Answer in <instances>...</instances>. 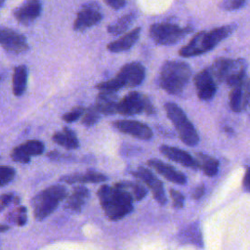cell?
I'll list each match as a JSON object with an SVG mask.
<instances>
[{"instance_id": "1", "label": "cell", "mask_w": 250, "mask_h": 250, "mask_svg": "<svg viewBox=\"0 0 250 250\" xmlns=\"http://www.w3.org/2000/svg\"><path fill=\"white\" fill-rule=\"evenodd\" d=\"M98 197L105 215L111 221L120 220L133 210L131 192L117 184L113 187L102 186L98 190Z\"/></svg>"}, {"instance_id": "2", "label": "cell", "mask_w": 250, "mask_h": 250, "mask_svg": "<svg viewBox=\"0 0 250 250\" xmlns=\"http://www.w3.org/2000/svg\"><path fill=\"white\" fill-rule=\"evenodd\" d=\"M235 28L236 25L234 23H230L216 27L209 31H200L196 33L187 45L180 49L179 55L184 58L202 55L212 50L220 42L229 37Z\"/></svg>"}, {"instance_id": "3", "label": "cell", "mask_w": 250, "mask_h": 250, "mask_svg": "<svg viewBox=\"0 0 250 250\" xmlns=\"http://www.w3.org/2000/svg\"><path fill=\"white\" fill-rule=\"evenodd\" d=\"M191 75L189 65L182 61H167L160 69L158 84L171 95H180L188 84Z\"/></svg>"}, {"instance_id": "4", "label": "cell", "mask_w": 250, "mask_h": 250, "mask_svg": "<svg viewBox=\"0 0 250 250\" xmlns=\"http://www.w3.org/2000/svg\"><path fill=\"white\" fill-rule=\"evenodd\" d=\"M145 76V66L138 62H133L123 65L113 78L98 83L96 88L100 91L115 93L124 87L133 88L139 86L144 81Z\"/></svg>"}, {"instance_id": "5", "label": "cell", "mask_w": 250, "mask_h": 250, "mask_svg": "<svg viewBox=\"0 0 250 250\" xmlns=\"http://www.w3.org/2000/svg\"><path fill=\"white\" fill-rule=\"evenodd\" d=\"M209 70L216 83H226L233 87L246 77V62L243 59L218 58Z\"/></svg>"}, {"instance_id": "6", "label": "cell", "mask_w": 250, "mask_h": 250, "mask_svg": "<svg viewBox=\"0 0 250 250\" xmlns=\"http://www.w3.org/2000/svg\"><path fill=\"white\" fill-rule=\"evenodd\" d=\"M66 194V189L62 186H52L36 194L31 200L35 219L42 221L52 214Z\"/></svg>"}, {"instance_id": "7", "label": "cell", "mask_w": 250, "mask_h": 250, "mask_svg": "<svg viewBox=\"0 0 250 250\" xmlns=\"http://www.w3.org/2000/svg\"><path fill=\"white\" fill-rule=\"evenodd\" d=\"M164 108L167 117L175 126L178 135L183 143L189 146H194L199 142L198 133L193 124L188 120L184 110L175 103H166Z\"/></svg>"}, {"instance_id": "8", "label": "cell", "mask_w": 250, "mask_h": 250, "mask_svg": "<svg viewBox=\"0 0 250 250\" xmlns=\"http://www.w3.org/2000/svg\"><path fill=\"white\" fill-rule=\"evenodd\" d=\"M191 31V26L181 27L176 23L163 21L153 23L149 27V36L158 45H172L182 40Z\"/></svg>"}, {"instance_id": "9", "label": "cell", "mask_w": 250, "mask_h": 250, "mask_svg": "<svg viewBox=\"0 0 250 250\" xmlns=\"http://www.w3.org/2000/svg\"><path fill=\"white\" fill-rule=\"evenodd\" d=\"M145 112L146 114H153L155 108L151 101L140 92H130L122 100L118 101L117 112L122 115H136Z\"/></svg>"}, {"instance_id": "10", "label": "cell", "mask_w": 250, "mask_h": 250, "mask_svg": "<svg viewBox=\"0 0 250 250\" xmlns=\"http://www.w3.org/2000/svg\"><path fill=\"white\" fill-rule=\"evenodd\" d=\"M102 18L103 14L97 3L84 4L77 12L73 22V29L75 31H84L98 24L102 21Z\"/></svg>"}, {"instance_id": "11", "label": "cell", "mask_w": 250, "mask_h": 250, "mask_svg": "<svg viewBox=\"0 0 250 250\" xmlns=\"http://www.w3.org/2000/svg\"><path fill=\"white\" fill-rule=\"evenodd\" d=\"M0 46L12 54H21L28 49L26 38L10 28L0 26Z\"/></svg>"}, {"instance_id": "12", "label": "cell", "mask_w": 250, "mask_h": 250, "mask_svg": "<svg viewBox=\"0 0 250 250\" xmlns=\"http://www.w3.org/2000/svg\"><path fill=\"white\" fill-rule=\"evenodd\" d=\"M112 126L121 133L133 136L140 140H150L152 138V130L145 123L136 120H115L112 122Z\"/></svg>"}, {"instance_id": "13", "label": "cell", "mask_w": 250, "mask_h": 250, "mask_svg": "<svg viewBox=\"0 0 250 250\" xmlns=\"http://www.w3.org/2000/svg\"><path fill=\"white\" fill-rule=\"evenodd\" d=\"M193 82L199 100L210 101L213 99L217 91V83L213 79L209 67L199 71L195 75Z\"/></svg>"}, {"instance_id": "14", "label": "cell", "mask_w": 250, "mask_h": 250, "mask_svg": "<svg viewBox=\"0 0 250 250\" xmlns=\"http://www.w3.org/2000/svg\"><path fill=\"white\" fill-rule=\"evenodd\" d=\"M136 178L142 180L151 190L153 198L160 204L164 205L166 204V196L163 188V185L161 181H159L152 172H150L148 169L145 167H139L136 171L132 173Z\"/></svg>"}, {"instance_id": "15", "label": "cell", "mask_w": 250, "mask_h": 250, "mask_svg": "<svg viewBox=\"0 0 250 250\" xmlns=\"http://www.w3.org/2000/svg\"><path fill=\"white\" fill-rule=\"evenodd\" d=\"M229 106L234 112L243 111L249 103V80L246 76L240 83L231 87L229 95Z\"/></svg>"}, {"instance_id": "16", "label": "cell", "mask_w": 250, "mask_h": 250, "mask_svg": "<svg viewBox=\"0 0 250 250\" xmlns=\"http://www.w3.org/2000/svg\"><path fill=\"white\" fill-rule=\"evenodd\" d=\"M44 151V144L38 140H29L16 146L11 153L14 161L20 163H27L31 156L40 155Z\"/></svg>"}, {"instance_id": "17", "label": "cell", "mask_w": 250, "mask_h": 250, "mask_svg": "<svg viewBox=\"0 0 250 250\" xmlns=\"http://www.w3.org/2000/svg\"><path fill=\"white\" fill-rule=\"evenodd\" d=\"M41 0H26L14 11V16L23 25L32 23L41 14Z\"/></svg>"}, {"instance_id": "18", "label": "cell", "mask_w": 250, "mask_h": 250, "mask_svg": "<svg viewBox=\"0 0 250 250\" xmlns=\"http://www.w3.org/2000/svg\"><path fill=\"white\" fill-rule=\"evenodd\" d=\"M160 152L165 155L167 158L180 163L186 167H189L192 169L198 168L196 160L186 150L175 147V146H169L166 145H162L160 147Z\"/></svg>"}, {"instance_id": "19", "label": "cell", "mask_w": 250, "mask_h": 250, "mask_svg": "<svg viewBox=\"0 0 250 250\" xmlns=\"http://www.w3.org/2000/svg\"><path fill=\"white\" fill-rule=\"evenodd\" d=\"M147 164L172 183H175L178 185H184L187 182V178L183 173L179 172L171 165L160 161L159 159H155V158L149 159L147 161Z\"/></svg>"}, {"instance_id": "20", "label": "cell", "mask_w": 250, "mask_h": 250, "mask_svg": "<svg viewBox=\"0 0 250 250\" xmlns=\"http://www.w3.org/2000/svg\"><path fill=\"white\" fill-rule=\"evenodd\" d=\"M140 33H141V28L136 27L130 30L129 32L125 33L118 39L108 43L106 48L111 53H120V52L127 51L130 48H132L134 44L137 42V40L139 39Z\"/></svg>"}, {"instance_id": "21", "label": "cell", "mask_w": 250, "mask_h": 250, "mask_svg": "<svg viewBox=\"0 0 250 250\" xmlns=\"http://www.w3.org/2000/svg\"><path fill=\"white\" fill-rule=\"evenodd\" d=\"M118 99L114 92L101 91L96 99L95 106L100 113L109 115L117 112Z\"/></svg>"}, {"instance_id": "22", "label": "cell", "mask_w": 250, "mask_h": 250, "mask_svg": "<svg viewBox=\"0 0 250 250\" xmlns=\"http://www.w3.org/2000/svg\"><path fill=\"white\" fill-rule=\"evenodd\" d=\"M106 180V177L101 173L95 171H88L84 174H70L65 175L61 178V181L67 183V184H74V183H101Z\"/></svg>"}, {"instance_id": "23", "label": "cell", "mask_w": 250, "mask_h": 250, "mask_svg": "<svg viewBox=\"0 0 250 250\" xmlns=\"http://www.w3.org/2000/svg\"><path fill=\"white\" fill-rule=\"evenodd\" d=\"M52 139L56 144L67 149H75L79 146V141L76 137V134L74 131L67 127H64L62 131L55 133Z\"/></svg>"}, {"instance_id": "24", "label": "cell", "mask_w": 250, "mask_h": 250, "mask_svg": "<svg viewBox=\"0 0 250 250\" xmlns=\"http://www.w3.org/2000/svg\"><path fill=\"white\" fill-rule=\"evenodd\" d=\"M88 197H89L88 188H86L83 186L75 187L71 195L67 197L66 207L72 211L79 212Z\"/></svg>"}, {"instance_id": "25", "label": "cell", "mask_w": 250, "mask_h": 250, "mask_svg": "<svg viewBox=\"0 0 250 250\" xmlns=\"http://www.w3.org/2000/svg\"><path fill=\"white\" fill-rule=\"evenodd\" d=\"M27 84V68L25 65H19L14 69L13 74V93L15 96H21Z\"/></svg>"}, {"instance_id": "26", "label": "cell", "mask_w": 250, "mask_h": 250, "mask_svg": "<svg viewBox=\"0 0 250 250\" xmlns=\"http://www.w3.org/2000/svg\"><path fill=\"white\" fill-rule=\"evenodd\" d=\"M136 14L131 12L120 17L118 20L113 21L107 26V32L112 35H119L124 33L136 20Z\"/></svg>"}, {"instance_id": "27", "label": "cell", "mask_w": 250, "mask_h": 250, "mask_svg": "<svg viewBox=\"0 0 250 250\" xmlns=\"http://www.w3.org/2000/svg\"><path fill=\"white\" fill-rule=\"evenodd\" d=\"M196 162L198 168H201L205 175L208 177H214L219 170V161L207 154L197 153L196 154Z\"/></svg>"}, {"instance_id": "28", "label": "cell", "mask_w": 250, "mask_h": 250, "mask_svg": "<svg viewBox=\"0 0 250 250\" xmlns=\"http://www.w3.org/2000/svg\"><path fill=\"white\" fill-rule=\"evenodd\" d=\"M181 240L187 243H192L199 247L202 246V237L198 227L194 224L186 228L180 234Z\"/></svg>"}, {"instance_id": "29", "label": "cell", "mask_w": 250, "mask_h": 250, "mask_svg": "<svg viewBox=\"0 0 250 250\" xmlns=\"http://www.w3.org/2000/svg\"><path fill=\"white\" fill-rule=\"evenodd\" d=\"M101 117V113L97 109L95 105H91L88 108H85L82 116H81V123L86 127H91L95 125Z\"/></svg>"}, {"instance_id": "30", "label": "cell", "mask_w": 250, "mask_h": 250, "mask_svg": "<svg viewBox=\"0 0 250 250\" xmlns=\"http://www.w3.org/2000/svg\"><path fill=\"white\" fill-rule=\"evenodd\" d=\"M6 220L11 223H15L21 227L24 226L27 221L26 208L24 206H20V207L14 209L9 214H7Z\"/></svg>"}, {"instance_id": "31", "label": "cell", "mask_w": 250, "mask_h": 250, "mask_svg": "<svg viewBox=\"0 0 250 250\" xmlns=\"http://www.w3.org/2000/svg\"><path fill=\"white\" fill-rule=\"evenodd\" d=\"M15 169L10 166H0V188L8 185L15 178Z\"/></svg>"}, {"instance_id": "32", "label": "cell", "mask_w": 250, "mask_h": 250, "mask_svg": "<svg viewBox=\"0 0 250 250\" xmlns=\"http://www.w3.org/2000/svg\"><path fill=\"white\" fill-rule=\"evenodd\" d=\"M20 202V197L13 192H7L0 194V212L8 207L11 203L18 204Z\"/></svg>"}, {"instance_id": "33", "label": "cell", "mask_w": 250, "mask_h": 250, "mask_svg": "<svg viewBox=\"0 0 250 250\" xmlns=\"http://www.w3.org/2000/svg\"><path fill=\"white\" fill-rule=\"evenodd\" d=\"M247 0H223L220 3V7L226 11H234L242 8Z\"/></svg>"}, {"instance_id": "34", "label": "cell", "mask_w": 250, "mask_h": 250, "mask_svg": "<svg viewBox=\"0 0 250 250\" xmlns=\"http://www.w3.org/2000/svg\"><path fill=\"white\" fill-rule=\"evenodd\" d=\"M85 108L83 106H76L74 107L72 110L64 113L62 115V119L65 121V122H74L76 121L78 118H80L84 112Z\"/></svg>"}, {"instance_id": "35", "label": "cell", "mask_w": 250, "mask_h": 250, "mask_svg": "<svg viewBox=\"0 0 250 250\" xmlns=\"http://www.w3.org/2000/svg\"><path fill=\"white\" fill-rule=\"evenodd\" d=\"M170 194H171V197L173 199V206L176 208V209H180L184 206V195L178 191V190H175V189H170Z\"/></svg>"}, {"instance_id": "36", "label": "cell", "mask_w": 250, "mask_h": 250, "mask_svg": "<svg viewBox=\"0 0 250 250\" xmlns=\"http://www.w3.org/2000/svg\"><path fill=\"white\" fill-rule=\"evenodd\" d=\"M104 2L112 9L119 10L125 6L126 0H104Z\"/></svg>"}, {"instance_id": "37", "label": "cell", "mask_w": 250, "mask_h": 250, "mask_svg": "<svg viewBox=\"0 0 250 250\" xmlns=\"http://www.w3.org/2000/svg\"><path fill=\"white\" fill-rule=\"evenodd\" d=\"M204 194V185H199L198 187H196L194 188V190L192 191V198L193 199H199L202 195Z\"/></svg>"}, {"instance_id": "38", "label": "cell", "mask_w": 250, "mask_h": 250, "mask_svg": "<svg viewBox=\"0 0 250 250\" xmlns=\"http://www.w3.org/2000/svg\"><path fill=\"white\" fill-rule=\"evenodd\" d=\"M243 185H244V188L246 190H248L249 189V185H248V175H247V173H245L244 180H243Z\"/></svg>"}, {"instance_id": "39", "label": "cell", "mask_w": 250, "mask_h": 250, "mask_svg": "<svg viewBox=\"0 0 250 250\" xmlns=\"http://www.w3.org/2000/svg\"><path fill=\"white\" fill-rule=\"evenodd\" d=\"M9 229H10V227L7 225H0V232L7 231Z\"/></svg>"}, {"instance_id": "40", "label": "cell", "mask_w": 250, "mask_h": 250, "mask_svg": "<svg viewBox=\"0 0 250 250\" xmlns=\"http://www.w3.org/2000/svg\"><path fill=\"white\" fill-rule=\"evenodd\" d=\"M4 1H5V0H0V6H1V5L4 3Z\"/></svg>"}]
</instances>
